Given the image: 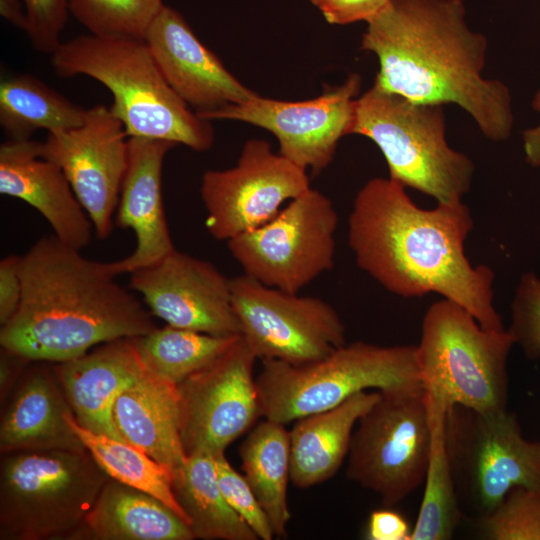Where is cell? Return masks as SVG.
Here are the masks:
<instances>
[{
	"label": "cell",
	"instance_id": "6da1fadb",
	"mask_svg": "<svg viewBox=\"0 0 540 540\" xmlns=\"http://www.w3.org/2000/svg\"><path fill=\"white\" fill-rule=\"evenodd\" d=\"M473 225L462 200L422 209L403 185L376 177L354 199L347 240L358 267L389 292L404 298L436 293L482 327L504 330L493 305L494 272L473 266L464 251Z\"/></svg>",
	"mask_w": 540,
	"mask_h": 540
},
{
	"label": "cell",
	"instance_id": "7a4b0ae2",
	"mask_svg": "<svg viewBox=\"0 0 540 540\" xmlns=\"http://www.w3.org/2000/svg\"><path fill=\"white\" fill-rule=\"evenodd\" d=\"M462 0H388L367 21L361 49L374 53V85L423 104H456L491 141L507 140L514 114L508 87L483 76L488 41L465 20Z\"/></svg>",
	"mask_w": 540,
	"mask_h": 540
},
{
	"label": "cell",
	"instance_id": "3957f363",
	"mask_svg": "<svg viewBox=\"0 0 540 540\" xmlns=\"http://www.w3.org/2000/svg\"><path fill=\"white\" fill-rule=\"evenodd\" d=\"M22 297L1 326V347L29 361L62 363L92 347L145 335L152 313L115 280L109 264L88 259L54 234L20 256Z\"/></svg>",
	"mask_w": 540,
	"mask_h": 540
},
{
	"label": "cell",
	"instance_id": "277c9868",
	"mask_svg": "<svg viewBox=\"0 0 540 540\" xmlns=\"http://www.w3.org/2000/svg\"><path fill=\"white\" fill-rule=\"evenodd\" d=\"M51 65L59 77L83 75L104 85L129 137L167 140L199 152L212 147L211 121L191 111L171 88L144 40L76 36L51 54Z\"/></svg>",
	"mask_w": 540,
	"mask_h": 540
},
{
	"label": "cell",
	"instance_id": "5b68a950",
	"mask_svg": "<svg viewBox=\"0 0 540 540\" xmlns=\"http://www.w3.org/2000/svg\"><path fill=\"white\" fill-rule=\"evenodd\" d=\"M0 538L76 539L110 478L86 448L3 454Z\"/></svg>",
	"mask_w": 540,
	"mask_h": 540
},
{
	"label": "cell",
	"instance_id": "8992f818",
	"mask_svg": "<svg viewBox=\"0 0 540 540\" xmlns=\"http://www.w3.org/2000/svg\"><path fill=\"white\" fill-rule=\"evenodd\" d=\"M445 131L443 105L413 102L374 84L356 98L350 128L378 146L390 179L451 203L470 190L475 166L448 145Z\"/></svg>",
	"mask_w": 540,
	"mask_h": 540
},
{
	"label": "cell",
	"instance_id": "52a82bcc",
	"mask_svg": "<svg viewBox=\"0 0 540 540\" xmlns=\"http://www.w3.org/2000/svg\"><path fill=\"white\" fill-rule=\"evenodd\" d=\"M261 361L256 377L261 414L285 425L362 391L423 387L413 345L355 341L308 364Z\"/></svg>",
	"mask_w": 540,
	"mask_h": 540
},
{
	"label": "cell",
	"instance_id": "ba28073f",
	"mask_svg": "<svg viewBox=\"0 0 540 540\" xmlns=\"http://www.w3.org/2000/svg\"><path fill=\"white\" fill-rule=\"evenodd\" d=\"M514 345L507 329H486L466 309L443 298L427 309L415 345L423 388L448 407L505 410L507 360Z\"/></svg>",
	"mask_w": 540,
	"mask_h": 540
},
{
	"label": "cell",
	"instance_id": "9c48e42d",
	"mask_svg": "<svg viewBox=\"0 0 540 540\" xmlns=\"http://www.w3.org/2000/svg\"><path fill=\"white\" fill-rule=\"evenodd\" d=\"M379 392L353 430L345 473L391 507L424 483L431 427L423 387Z\"/></svg>",
	"mask_w": 540,
	"mask_h": 540
},
{
	"label": "cell",
	"instance_id": "30bf717a",
	"mask_svg": "<svg viewBox=\"0 0 540 540\" xmlns=\"http://www.w3.org/2000/svg\"><path fill=\"white\" fill-rule=\"evenodd\" d=\"M338 215L332 201L311 187L271 220L227 241L244 274L299 293L335 263Z\"/></svg>",
	"mask_w": 540,
	"mask_h": 540
},
{
	"label": "cell",
	"instance_id": "8fae6325",
	"mask_svg": "<svg viewBox=\"0 0 540 540\" xmlns=\"http://www.w3.org/2000/svg\"><path fill=\"white\" fill-rule=\"evenodd\" d=\"M447 446L452 470L461 476L480 516L515 487L540 489V441L527 440L517 416L507 409L478 413L450 407Z\"/></svg>",
	"mask_w": 540,
	"mask_h": 540
},
{
	"label": "cell",
	"instance_id": "7c38bea8",
	"mask_svg": "<svg viewBox=\"0 0 540 540\" xmlns=\"http://www.w3.org/2000/svg\"><path fill=\"white\" fill-rule=\"evenodd\" d=\"M231 295L241 336L257 359L303 365L347 343L340 315L321 298L270 287L246 274L231 278Z\"/></svg>",
	"mask_w": 540,
	"mask_h": 540
},
{
	"label": "cell",
	"instance_id": "4fadbf2b",
	"mask_svg": "<svg viewBox=\"0 0 540 540\" xmlns=\"http://www.w3.org/2000/svg\"><path fill=\"white\" fill-rule=\"evenodd\" d=\"M257 357L241 335L211 363L177 385L180 436L187 456H217L261 414Z\"/></svg>",
	"mask_w": 540,
	"mask_h": 540
},
{
	"label": "cell",
	"instance_id": "5bb4252c",
	"mask_svg": "<svg viewBox=\"0 0 540 540\" xmlns=\"http://www.w3.org/2000/svg\"><path fill=\"white\" fill-rule=\"evenodd\" d=\"M309 188L305 169L275 153L269 142L250 139L234 167L203 174L205 227L215 239L228 241L268 222L285 201Z\"/></svg>",
	"mask_w": 540,
	"mask_h": 540
},
{
	"label": "cell",
	"instance_id": "9a60e30c",
	"mask_svg": "<svg viewBox=\"0 0 540 540\" xmlns=\"http://www.w3.org/2000/svg\"><path fill=\"white\" fill-rule=\"evenodd\" d=\"M361 87L358 74L341 85L305 101H281L258 94L238 104L198 112L205 120H235L271 132L279 153L317 174L333 160L339 140L350 134L355 101Z\"/></svg>",
	"mask_w": 540,
	"mask_h": 540
},
{
	"label": "cell",
	"instance_id": "2e32d148",
	"mask_svg": "<svg viewBox=\"0 0 540 540\" xmlns=\"http://www.w3.org/2000/svg\"><path fill=\"white\" fill-rule=\"evenodd\" d=\"M128 139L111 109L98 104L87 109L81 125L48 133L41 143L42 156L62 169L100 239L113 229L128 165Z\"/></svg>",
	"mask_w": 540,
	"mask_h": 540
},
{
	"label": "cell",
	"instance_id": "e0dca14e",
	"mask_svg": "<svg viewBox=\"0 0 540 540\" xmlns=\"http://www.w3.org/2000/svg\"><path fill=\"white\" fill-rule=\"evenodd\" d=\"M130 286L167 325L212 335H241L231 278L206 260L174 249L130 273Z\"/></svg>",
	"mask_w": 540,
	"mask_h": 540
},
{
	"label": "cell",
	"instance_id": "ac0fdd59",
	"mask_svg": "<svg viewBox=\"0 0 540 540\" xmlns=\"http://www.w3.org/2000/svg\"><path fill=\"white\" fill-rule=\"evenodd\" d=\"M144 41L168 84L196 113L257 95L226 69L174 8L163 6Z\"/></svg>",
	"mask_w": 540,
	"mask_h": 540
},
{
	"label": "cell",
	"instance_id": "d6986e66",
	"mask_svg": "<svg viewBox=\"0 0 540 540\" xmlns=\"http://www.w3.org/2000/svg\"><path fill=\"white\" fill-rule=\"evenodd\" d=\"M175 145L160 139H128V165L115 221L119 227L134 231L136 247L127 257L108 262L115 276L149 266L175 249L166 220L161 187L164 158Z\"/></svg>",
	"mask_w": 540,
	"mask_h": 540
},
{
	"label": "cell",
	"instance_id": "ffe728a7",
	"mask_svg": "<svg viewBox=\"0 0 540 540\" xmlns=\"http://www.w3.org/2000/svg\"><path fill=\"white\" fill-rule=\"evenodd\" d=\"M0 193L21 199L50 224L54 235L81 250L93 224L62 169L41 154V142L8 139L0 146Z\"/></svg>",
	"mask_w": 540,
	"mask_h": 540
},
{
	"label": "cell",
	"instance_id": "44dd1931",
	"mask_svg": "<svg viewBox=\"0 0 540 540\" xmlns=\"http://www.w3.org/2000/svg\"><path fill=\"white\" fill-rule=\"evenodd\" d=\"M53 370L76 421L92 432L122 440L112 421L114 402L146 371L132 339L103 343Z\"/></svg>",
	"mask_w": 540,
	"mask_h": 540
},
{
	"label": "cell",
	"instance_id": "7402d4cb",
	"mask_svg": "<svg viewBox=\"0 0 540 540\" xmlns=\"http://www.w3.org/2000/svg\"><path fill=\"white\" fill-rule=\"evenodd\" d=\"M112 421L123 441L145 452L172 474L185 462L176 385L146 369L117 396Z\"/></svg>",
	"mask_w": 540,
	"mask_h": 540
},
{
	"label": "cell",
	"instance_id": "603a6c76",
	"mask_svg": "<svg viewBox=\"0 0 540 540\" xmlns=\"http://www.w3.org/2000/svg\"><path fill=\"white\" fill-rule=\"evenodd\" d=\"M54 370L35 368L22 381L0 425L2 454L32 449H83L66 420L71 407Z\"/></svg>",
	"mask_w": 540,
	"mask_h": 540
},
{
	"label": "cell",
	"instance_id": "cb8c5ba5",
	"mask_svg": "<svg viewBox=\"0 0 540 540\" xmlns=\"http://www.w3.org/2000/svg\"><path fill=\"white\" fill-rule=\"evenodd\" d=\"M379 397L377 390L362 391L331 409L294 421L290 481L296 488L308 489L336 475L347 458L358 420Z\"/></svg>",
	"mask_w": 540,
	"mask_h": 540
},
{
	"label": "cell",
	"instance_id": "d4e9b609",
	"mask_svg": "<svg viewBox=\"0 0 540 540\" xmlns=\"http://www.w3.org/2000/svg\"><path fill=\"white\" fill-rule=\"evenodd\" d=\"M76 539L192 540L189 525L158 498L109 478Z\"/></svg>",
	"mask_w": 540,
	"mask_h": 540
},
{
	"label": "cell",
	"instance_id": "484cf974",
	"mask_svg": "<svg viewBox=\"0 0 540 540\" xmlns=\"http://www.w3.org/2000/svg\"><path fill=\"white\" fill-rule=\"evenodd\" d=\"M172 489L195 538L258 539L224 498L218 483L215 456L207 453L187 456L173 473Z\"/></svg>",
	"mask_w": 540,
	"mask_h": 540
},
{
	"label": "cell",
	"instance_id": "4316f807",
	"mask_svg": "<svg viewBox=\"0 0 540 540\" xmlns=\"http://www.w3.org/2000/svg\"><path fill=\"white\" fill-rule=\"evenodd\" d=\"M266 419L241 443L238 453L244 476L264 509L274 535L283 537L291 519L287 486L290 481V431Z\"/></svg>",
	"mask_w": 540,
	"mask_h": 540
},
{
	"label": "cell",
	"instance_id": "83f0119b",
	"mask_svg": "<svg viewBox=\"0 0 540 540\" xmlns=\"http://www.w3.org/2000/svg\"><path fill=\"white\" fill-rule=\"evenodd\" d=\"M425 397L431 427V448L423 498L409 540H449L463 517L447 446V415L450 407L427 391Z\"/></svg>",
	"mask_w": 540,
	"mask_h": 540
},
{
	"label": "cell",
	"instance_id": "f1b7e54d",
	"mask_svg": "<svg viewBox=\"0 0 540 540\" xmlns=\"http://www.w3.org/2000/svg\"><path fill=\"white\" fill-rule=\"evenodd\" d=\"M86 112L33 75L19 73L1 81L0 126L8 139H30L39 129L52 133L77 127Z\"/></svg>",
	"mask_w": 540,
	"mask_h": 540
},
{
	"label": "cell",
	"instance_id": "f546056e",
	"mask_svg": "<svg viewBox=\"0 0 540 540\" xmlns=\"http://www.w3.org/2000/svg\"><path fill=\"white\" fill-rule=\"evenodd\" d=\"M238 336L212 335L167 325L131 339L145 368L177 386L221 355Z\"/></svg>",
	"mask_w": 540,
	"mask_h": 540
},
{
	"label": "cell",
	"instance_id": "4dcf8cb0",
	"mask_svg": "<svg viewBox=\"0 0 540 540\" xmlns=\"http://www.w3.org/2000/svg\"><path fill=\"white\" fill-rule=\"evenodd\" d=\"M66 420L101 469L112 479L161 500L189 525L172 489V472L139 448L82 427L72 411ZM190 527V526H189Z\"/></svg>",
	"mask_w": 540,
	"mask_h": 540
},
{
	"label": "cell",
	"instance_id": "1f68e13d",
	"mask_svg": "<svg viewBox=\"0 0 540 540\" xmlns=\"http://www.w3.org/2000/svg\"><path fill=\"white\" fill-rule=\"evenodd\" d=\"M164 5L163 0H68L69 13L90 34L142 40Z\"/></svg>",
	"mask_w": 540,
	"mask_h": 540
},
{
	"label": "cell",
	"instance_id": "d6a6232c",
	"mask_svg": "<svg viewBox=\"0 0 540 540\" xmlns=\"http://www.w3.org/2000/svg\"><path fill=\"white\" fill-rule=\"evenodd\" d=\"M487 540H540V489L515 487L489 513L479 516Z\"/></svg>",
	"mask_w": 540,
	"mask_h": 540
},
{
	"label": "cell",
	"instance_id": "836d02e7",
	"mask_svg": "<svg viewBox=\"0 0 540 540\" xmlns=\"http://www.w3.org/2000/svg\"><path fill=\"white\" fill-rule=\"evenodd\" d=\"M508 332L530 360L540 359V278L524 273L511 303Z\"/></svg>",
	"mask_w": 540,
	"mask_h": 540
},
{
	"label": "cell",
	"instance_id": "e575fe53",
	"mask_svg": "<svg viewBox=\"0 0 540 540\" xmlns=\"http://www.w3.org/2000/svg\"><path fill=\"white\" fill-rule=\"evenodd\" d=\"M221 492L230 507L253 530L258 539L272 540L270 521L245 476L237 472L224 453L215 456Z\"/></svg>",
	"mask_w": 540,
	"mask_h": 540
},
{
	"label": "cell",
	"instance_id": "d590c367",
	"mask_svg": "<svg viewBox=\"0 0 540 540\" xmlns=\"http://www.w3.org/2000/svg\"><path fill=\"white\" fill-rule=\"evenodd\" d=\"M27 13V34L35 50L52 54L62 43L67 21L68 0H23Z\"/></svg>",
	"mask_w": 540,
	"mask_h": 540
},
{
	"label": "cell",
	"instance_id": "8d00e7d4",
	"mask_svg": "<svg viewBox=\"0 0 540 540\" xmlns=\"http://www.w3.org/2000/svg\"><path fill=\"white\" fill-rule=\"evenodd\" d=\"M330 24L345 25L369 21L379 13L388 0H310Z\"/></svg>",
	"mask_w": 540,
	"mask_h": 540
},
{
	"label": "cell",
	"instance_id": "74e56055",
	"mask_svg": "<svg viewBox=\"0 0 540 540\" xmlns=\"http://www.w3.org/2000/svg\"><path fill=\"white\" fill-rule=\"evenodd\" d=\"M22 297L20 256L9 255L0 261V324L15 314Z\"/></svg>",
	"mask_w": 540,
	"mask_h": 540
},
{
	"label": "cell",
	"instance_id": "f35d334b",
	"mask_svg": "<svg viewBox=\"0 0 540 540\" xmlns=\"http://www.w3.org/2000/svg\"><path fill=\"white\" fill-rule=\"evenodd\" d=\"M410 529L404 517L390 509H379L371 512L366 529L369 540H409Z\"/></svg>",
	"mask_w": 540,
	"mask_h": 540
},
{
	"label": "cell",
	"instance_id": "ab89813d",
	"mask_svg": "<svg viewBox=\"0 0 540 540\" xmlns=\"http://www.w3.org/2000/svg\"><path fill=\"white\" fill-rule=\"evenodd\" d=\"M0 14L10 24L26 31L27 13L23 0H0Z\"/></svg>",
	"mask_w": 540,
	"mask_h": 540
},
{
	"label": "cell",
	"instance_id": "60d3db41",
	"mask_svg": "<svg viewBox=\"0 0 540 540\" xmlns=\"http://www.w3.org/2000/svg\"><path fill=\"white\" fill-rule=\"evenodd\" d=\"M525 159L533 167H540V123L523 132Z\"/></svg>",
	"mask_w": 540,
	"mask_h": 540
},
{
	"label": "cell",
	"instance_id": "b9f144b4",
	"mask_svg": "<svg viewBox=\"0 0 540 540\" xmlns=\"http://www.w3.org/2000/svg\"><path fill=\"white\" fill-rule=\"evenodd\" d=\"M533 109L540 114V88L535 93L532 100Z\"/></svg>",
	"mask_w": 540,
	"mask_h": 540
}]
</instances>
